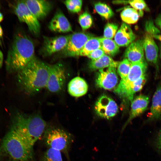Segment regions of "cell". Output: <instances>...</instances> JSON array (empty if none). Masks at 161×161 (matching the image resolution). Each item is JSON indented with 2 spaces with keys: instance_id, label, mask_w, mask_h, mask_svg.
Masks as SVG:
<instances>
[{
  "instance_id": "cell-42",
  "label": "cell",
  "mask_w": 161,
  "mask_h": 161,
  "mask_svg": "<svg viewBox=\"0 0 161 161\" xmlns=\"http://www.w3.org/2000/svg\"><path fill=\"white\" fill-rule=\"evenodd\" d=\"M160 57L161 60V44H160Z\"/></svg>"
},
{
  "instance_id": "cell-11",
  "label": "cell",
  "mask_w": 161,
  "mask_h": 161,
  "mask_svg": "<svg viewBox=\"0 0 161 161\" xmlns=\"http://www.w3.org/2000/svg\"><path fill=\"white\" fill-rule=\"evenodd\" d=\"M118 81L116 68L111 67L99 70L97 74L95 83L98 87L111 90L115 87Z\"/></svg>"
},
{
  "instance_id": "cell-9",
  "label": "cell",
  "mask_w": 161,
  "mask_h": 161,
  "mask_svg": "<svg viewBox=\"0 0 161 161\" xmlns=\"http://www.w3.org/2000/svg\"><path fill=\"white\" fill-rule=\"evenodd\" d=\"M69 35L53 37L44 36L40 53L44 57L50 56L60 52L65 47L68 41Z\"/></svg>"
},
{
  "instance_id": "cell-21",
  "label": "cell",
  "mask_w": 161,
  "mask_h": 161,
  "mask_svg": "<svg viewBox=\"0 0 161 161\" xmlns=\"http://www.w3.org/2000/svg\"><path fill=\"white\" fill-rule=\"evenodd\" d=\"M145 74L130 84L119 96L123 99L132 101L134 94L142 89L146 81Z\"/></svg>"
},
{
  "instance_id": "cell-4",
  "label": "cell",
  "mask_w": 161,
  "mask_h": 161,
  "mask_svg": "<svg viewBox=\"0 0 161 161\" xmlns=\"http://www.w3.org/2000/svg\"><path fill=\"white\" fill-rule=\"evenodd\" d=\"M10 123L19 130L32 148L46 128L45 121L39 115H27L18 111L11 114Z\"/></svg>"
},
{
  "instance_id": "cell-26",
  "label": "cell",
  "mask_w": 161,
  "mask_h": 161,
  "mask_svg": "<svg viewBox=\"0 0 161 161\" xmlns=\"http://www.w3.org/2000/svg\"><path fill=\"white\" fill-rule=\"evenodd\" d=\"M94 7L96 12L106 19L111 18L114 15L110 7L105 3L100 2L96 3L95 4Z\"/></svg>"
},
{
  "instance_id": "cell-1",
  "label": "cell",
  "mask_w": 161,
  "mask_h": 161,
  "mask_svg": "<svg viewBox=\"0 0 161 161\" xmlns=\"http://www.w3.org/2000/svg\"><path fill=\"white\" fill-rule=\"evenodd\" d=\"M50 64L35 57L24 68L18 72V84L27 94L36 93L46 88L49 74Z\"/></svg>"
},
{
  "instance_id": "cell-30",
  "label": "cell",
  "mask_w": 161,
  "mask_h": 161,
  "mask_svg": "<svg viewBox=\"0 0 161 161\" xmlns=\"http://www.w3.org/2000/svg\"><path fill=\"white\" fill-rule=\"evenodd\" d=\"M79 22L82 29L85 30L91 27L92 23V19L90 14L85 12L80 15Z\"/></svg>"
},
{
  "instance_id": "cell-18",
  "label": "cell",
  "mask_w": 161,
  "mask_h": 161,
  "mask_svg": "<svg viewBox=\"0 0 161 161\" xmlns=\"http://www.w3.org/2000/svg\"><path fill=\"white\" fill-rule=\"evenodd\" d=\"M135 38L130 26L123 23L114 36V41L119 47H126L133 42Z\"/></svg>"
},
{
  "instance_id": "cell-37",
  "label": "cell",
  "mask_w": 161,
  "mask_h": 161,
  "mask_svg": "<svg viewBox=\"0 0 161 161\" xmlns=\"http://www.w3.org/2000/svg\"><path fill=\"white\" fill-rule=\"evenodd\" d=\"M129 1H113V3L115 4H127L129 3Z\"/></svg>"
},
{
  "instance_id": "cell-7",
  "label": "cell",
  "mask_w": 161,
  "mask_h": 161,
  "mask_svg": "<svg viewBox=\"0 0 161 161\" xmlns=\"http://www.w3.org/2000/svg\"><path fill=\"white\" fill-rule=\"evenodd\" d=\"M93 36L82 32H75L69 36L65 47L60 52L63 57L79 56L80 53L87 41Z\"/></svg>"
},
{
  "instance_id": "cell-28",
  "label": "cell",
  "mask_w": 161,
  "mask_h": 161,
  "mask_svg": "<svg viewBox=\"0 0 161 161\" xmlns=\"http://www.w3.org/2000/svg\"><path fill=\"white\" fill-rule=\"evenodd\" d=\"M42 161H63L61 151L49 148L44 153Z\"/></svg>"
},
{
  "instance_id": "cell-15",
  "label": "cell",
  "mask_w": 161,
  "mask_h": 161,
  "mask_svg": "<svg viewBox=\"0 0 161 161\" xmlns=\"http://www.w3.org/2000/svg\"><path fill=\"white\" fill-rule=\"evenodd\" d=\"M149 102V97L144 95H140L133 99L131 102L129 116L122 129V131L131 120L142 114L146 110Z\"/></svg>"
},
{
  "instance_id": "cell-34",
  "label": "cell",
  "mask_w": 161,
  "mask_h": 161,
  "mask_svg": "<svg viewBox=\"0 0 161 161\" xmlns=\"http://www.w3.org/2000/svg\"><path fill=\"white\" fill-rule=\"evenodd\" d=\"M105 54L104 51L101 48L97 49L90 53L87 56L92 60H97Z\"/></svg>"
},
{
  "instance_id": "cell-3",
  "label": "cell",
  "mask_w": 161,
  "mask_h": 161,
  "mask_svg": "<svg viewBox=\"0 0 161 161\" xmlns=\"http://www.w3.org/2000/svg\"><path fill=\"white\" fill-rule=\"evenodd\" d=\"M0 153L11 160L28 161L33 157V148L19 130L10 123L1 143Z\"/></svg>"
},
{
  "instance_id": "cell-43",
  "label": "cell",
  "mask_w": 161,
  "mask_h": 161,
  "mask_svg": "<svg viewBox=\"0 0 161 161\" xmlns=\"http://www.w3.org/2000/svg\"><path fill=\"white\" fill-rule=\"evenodd\" d=\"M9 161H16V160H10Z\"/></svg>"
},
{
  "instance_id": "cell-13",
  "label": "cell",
  "mask_w": 161,
  "mask_h": 161,
  "mask_svg": "<svg viewBox=\"0 0 161 161\" xmlns=\"http://www.w3.org/2000/svg\"><path fill=\"white\" fill-rule=\"evenodd\" d=\"M143 40V46L147 61L155 67L157 73L158 72V48L152 35L145 32Z\"/></svg>"
},
{
  "instance_id": "cell-36",
  "label": "cell",
  "mask_w": 161,
  "mask_h": 161,
  "mask_svg": "<svg viewBox=\"0 0 161 161\" xmlns=\"http://www.w3.org/2000/svg\"><path fill=\"white\" fill-rule=\"evenodd\" d=\"M157 25L161 29V13L159 14L155 20Z\"/></svg>"
},
{
  "instance_id": "cell-6",
  "label": "cell",
  "mask_w": 161,
  "mask_h": 161,
  "mask_svg": "<svg viewBox=\"0 0 161 161\" xmlns=\"http://www.w3.org/2000/svg\"><path fill=\"white\" fill-rule=\"evenodd\" d=\"M66 79V69L63 64L59 62L50 65L46 88L52 92H59L63 88Z\"/></svg>"
},
{
  "instance_id": "cell-16",
  "label": "cell",
  "mask_w": 161,
  "mask_h": 161,
  "mask_svg": "<svg viewBox=\"0 0 161 161\" xmlns=\"http://www.w3.org/2000/svg\"><path fill=\"white\" fill-rule=\"evenodd\" d=\"M124 55L131 63L144 61L143 38L131 43L126 49Z\"/></svg>"
},
{
  "instance_id": "cell-12",
  "label": "cell",
  "mask_w": 161,
  "mask_h": 161,
  "mask_svg": "<svg viewBox=\"0 0 161 161\" xmlns=\"http://www.w3.org/2000/svg\"><path fill=\"white\" fill-rule=\"evenodd\" d=\"M22 13L24 20V23L33 34L39 35L40 31V25L38 20L30 10L24 0L17 1L14 4Z\"/></svg>"
},
{
  "instance_id": "cell-2",
  "label": "cell",
  "mask_w": 161,
  "mask_h": 161,
  "mask_svg": "<svg viewBox=\"0 0 161 161\" xmlns=\"http://www.w3.org/2000/svg\"><path fill=\"white\" fill-rule=\"evenodd\" d=\"M35 57L32 41L25 34L18 33L8 52L5 61L6 70L9 73L18 72Z\"/></svg>"
},
{
  "instance_id": "cell-33",
  "label": "cell",
  "mask_w": 161,
  "mask_h": 161,
  "mask_svg": "<svg viewBox=\"0 0 161 161\" xmlns=\"http://www.w3.org/2000/svg\"><path fill=\"white\" fill-rule=\"evenodd\" d=\"M145 32H148L153 35L160 34V31L154 24L153 20L150 19L147 20L145 24Z\"/></svg>"
},
{
  "instance_id": "cell-10",
  "label": "cell",
  "mask_w": 161,
  "mask_h": 161,
  "mask_svg": "<svg viewBox=\"0 0 161 161\" xmlns=\"http://www.w3.org/2000/svg\"><path fill=\"white\" fill-rule=\"evenodd\" d=\"M97 114L100 117L109 119L114 116L118 111L116 103L111 98L105 95L100 96L95 106Z\"/></svg>"
},
{
  "instance_id": "cell-25",
  "label": "cell",
  "mask_w": 161,
  "mask_h": 161,
  "mask_svg": "<svg viewBox=\"0 0 161 161\" xmlns=\"http://www.w3.org/2000/svg\"><path fill=\"white\" fill-rule=\"evenodd\" d=\"M122 20L127 24H133L136 23L140 16L137 10L133 8H125L120 13Z\"/></svg>"
},
{
  "instance_id": "cell-17",
  "label": "cell",
  "mask_w": 161,
  "mask_h": 161,
  "mask_svg": "<svg viewBox=\"0 0 161 161\" xmlns=\"http://www.w3.org/2000/svg\"><path fill=\"white\" fill-rule=\"evenodd\" d=\"M49 29L58 32L65 33L72 31L71 24L63 13L58 10L49 22Z\"/></svg>"
},
{
  "instance_id": "cell-14",
  "label": "cell",
  "mask_w": 161,
  "mask_h": 161,
  "mask_svg": "<svg viewBox=\"0 0 161 161\" xmlns=\"http://www.w3.org/2000/svg\"><path fill=\"white\" fill-rule=\"evenodd\" d=\"M26 5L38 20L44 18L50 11L52 7V3L47 0H24Z\"/></svg>"
},
{
  "instance_id": "cell-20",
  "label": "cell",
  "mask_w": 161,
  "mask_h": 161,
  "mask_svg": "<svg viewBox=\"0 0 161 161\" xmlns=\"http://www.w3.org/2000/svg\"><path fill=\"white\" fill-rule=\"evenodd\" d=\"M148 117L149 120H158L161 117V82L153 96Z\"/></svg>"
},
{
  "instance_id": "cell-8",
  "label": "cell",
  "mask_w": 161,
  "mask_h": 161,
  "mask_svg": "<svg viewBox=\"0 0 161 161\" xmlns=\"http://www.w3.org/2000/svg\"><path fill=\"white\" fill-rule=\"evenodd\" d=\"M148 65L145 61L132 63L129 72L127 77L121 79L114 90V92L119 96L130 84L145 74Z\"/></svg>"
},
{
  "instance_id": "cell-38",
  "label": "cell",
  "mask_w": 161,
  "mask_h": 161,
  "mask_svg": "<svg viewBox=\"0 0 161 161\" xmlns=\"http://www.w3.org/2000/svg\"><path fill=\"white\" fill-rule=\"evenodd\" d=\"M3 61V54L1 51L0 50V68L2 67Z\"/></svg>"
},
{
  "instance_id": "cell-24",
  "label": "cell",
  "mask_w": 161,
  "mask_h": 161,
  "mask_svg": "<svg viewBox=\"0 0 161 161\" xmlns=\"http://www.w3.org/2000/svg\"><path fill=\"white\" fill-rule=\"evenodd\" d=\"M100 48V38L93 37L86 42L80 51L79 56H87L92 52Z\"/></svg>"
},
{
  "instance_id": "cell-39",
  "label": "cell",
  "mask_w": 161,
  "mask_h": 161,
  "mask_svg": "<svg viewBox=\"0 0 161 161\" xmlns=\"http://www.w3.org/2000/svg\"><path fill=\"white\" fill-rule=\"evenodd\" d=\"M153 38L157 39L161 41V34H159L153 36Z\"/></svg>"
},
{
  "instance_id": "cell-41",
  "label": "cell",
  "mask_w": 161,
  "mask_h": 161,
  "mask_svg": "<svg viewBox=\"0 0 161 161\" xmlns=\"http://www.w3.org/2000/svg\"><path fill=\"white\" fill-rule=\"evenodd\" d=\"M3 17L2 13L0 12V22L3 20Z\"/></svg>"
},
{
  "instance_id": "cell-27",
  "label": "cell",
  "mask_w": 161,
  "mask_h": 161,
  "mask_svg": "<svg viewBox=\"0 0 161 161\" xmlns=\"http://www.w3.org/2000/svg\"><path fill=\"white\" fill-rule=\"evenodd\" d=\"M131 65L132 63L125 58L119 62L117 66V72L121 77V79H124L127 77L130 71Z\"/></svg>"
},
{
  "instance_id": "cell-5",
  "label": "cell",
  "mask_w": 161,
  "mask_h": 161,
  "mask_svg": "<svg viewBox=\"0 0 161 161\" xmlns=\"http://www.w3.org/2000/svg\"><path fill=\"white\" fill-rule=\"evenodd\" d=\"M44 138L46 145L49 148L60 151L66 150L71 143V134L61 128L51 126L46 128Z\"/></svg>"
},
{
  "instance_id": "cell-19",
  "label": "cell",
  "mask_w": 161,
  "mask_h": 161,
  "mask_svg": "<svg viewBox=\"0 0 161 161\" xmlns=\"http://www.w3.org/2000/svg\"><path fill=\"white\" fill-rule=\"evenodd\" d=\"M88 85L85 80L79 77L72 79L68 85V90L71 96L78 97L85 95L88 90Z\"/></svg>"
},
{
  "instance_id": "cell-31",
  "label": "cell",
  "mask_w": 161,
  "mask_h": 161,
  "mask_svg": "<svg viewBox=\"0 0 161 161\" xmlns=\"http://www.w3.org/2000/svg\"><path fill=\"white\" fill-rule=\"evenodd\" d=\"M129 3L133 8L138 11L140 16H142L143 15V10H145L147 11L149 10L146 4L143 0H129Z\"/></svg>"
},
{
  "instance_id": "cell-40",
  "label": "cell",
  "mask_w": 161,
  "mask_h": 161,
  "mask_svg": "<svg viewBox=\"0 0 161 161\" xmlns=\"http://www.w3.org/2000/svg\"><path fill=\"white\" fill-rule=\"evenodd\" d=\"M3 32L2 28L0 25V38H1L3 35Z\"/></svg>"
},
{
  "instance_id": "cell-32",
  "label": "cell",
  "mask_w": 161,
  "mask_h": 161,
  "mask_svg": "<svg viewBox=\"0 0 161 161\" xmlns=\"http://www.w3.org/2000/svg\"><path fill=\"white\" fill-rule=\"evenodd\" d=\"M117 25L112 23H108L105 26L103 33V37L105 38L112 39L117 32Z\"/></svg>"
},
{
  "instance_id": "cell-23",
  "label": "cell",
  "mask_w": 161,
  "mask_h": 161,
  "mask_svg": "<svg viewBox=\"0 0 161 161\" xmlns=\"http://www.w3.org/2000/svg\"><path fill=\"white\" fill-rule=\"evenodd\" d=\"M101 48L105 54L111 56L117 54L119 51V47L112 39L100 38Z\"/></svg>"
},
{
  "instance_id": "cell-35",
  "label": "cell",
  "mask_w": 161,
  "mask_h": 161,
  "mask_svg": "<svg viewBox=\"0 0 161 161\" xmlns=\"http://www.w3.org/2000/svg\"><path fill=\"white\" fill-rule=\"evenodd\" d=\"M156 144L157 147L161 152V129L158 134L156 140Z\"/></svg>"
},
{
  "instance_id": "cell-22",
  "label": "cell",
  "mask_w": 161,
  "mask_h": 161,
  "mask_svg": "<svg viewBox=\"0 0 161 161\" xmlns=\"http://www.w3.org/2000/svg\"><path fill=\"white\" fill-rule=\"evenodd\" d=\"M119 62L114 60L109 56L105 54L97 60H91L89 64V67L92 71L111 67L116 68Z\"/></svg>"
},
{
  "instance_id": "cell-29",
  "label": "cell",
  "mask_w": 161,
  "mask_h": 161,
  "mask_svg": "<svg viewBox=\"0 0 161 161\" xmlns=\"http://www.w3.org/2000/svg\"><path fill=\"white\" fill-rule=\"evenodd\" d=\"M68 10L73 13H77L80 11L82 4L81 0H69L64 1Z\"/></svg>"
}]
</instances>
